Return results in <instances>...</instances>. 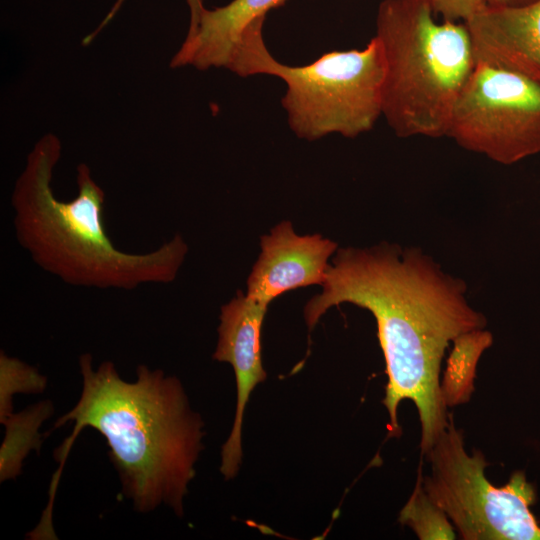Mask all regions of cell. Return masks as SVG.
<instances>
[{
	"label": "cell",
	"instance_id": "6da1fadb",
	"mask_svg": "<svg viewBox=\"0 0 540 540\" xmlns=\"http://www.w3.org/2000/svg\"><path fill=\"white\" fill-rule=\"evenodd\" d=\"M466 289L462 279L444 272L421 249L384 242L338 249L322 291L304 307L309 330L343 303L372 313L388 376L383 404L389 435H400L398 406L411 400L419 414L423 454L449 420L439 379L445 351L459 336L487 324L469 305Z\"/></svg>",
	"mask_w": 540,
	"mask_h": 540
},
{
	"label": "cell",
	"instance_id": "7a4b0ae2",
	"mask_svg": "<svg viewBox=\"0 0 540 540\" xmlns=\"http://www.w3.org/2000/svg\"><path fill=\"white\" fill-rule=\"evenodd\" d=\"M82 392L76 405L57 419L53 430L73 422L72 433L54 453L49 501L54 502L67 456L85 427L106 440L123 495L141 513L167 505L181 516L183 499L202 450L203 422L194 413L180 381L145 365L134 382L123 380L111 361L93 368L92 356L79 358Z\"/></svg>",
	"mask_w": 540,
	"mask_h": 540
},
{
	"label": "cell",
	"instance_id": "3957f363",
	"mask_svg": "<svg viewBox=\"0 0 540 540\" xmlns=\"http://www.w3.org/2000/svg\"><path fill=\"white\" fill-rule=\"evenodd\" d=\"M61 140L46 133L34 144L17 178L11 206L19 245L45 272L66 284L133 290L172 282L188 252L180 235L143 254L119 250L104 225L105 192L85 163L76 168L78 194L59 200L52 188Z\"/></svg>",
	"mask_w": 540,
	"mask_h": 540
},
{
	"label": "cell",
	"instance_id": "277c9868",
	"mask_svg": "<svg viewBox=\"0 0 540 540\" xmlns=\"http://www.w3.org/2000/svg\"><path fill=\"white\" fill-rule=\"evenodd\" d=\"M428 0H383L376 34L385 63L382 115L398 137L447 136L476 58L466 24L437 22Z\"/></svg>",
	"mask_w": 540,
	"mask_h": 540
},
{
	"label": "cell",
	"instance_id": "5b68a950",
	"mask_svg": "<svg viewBox=\"0 0 540 540\" xmlns=\"http://www.w3.org/2000/svg\"><path fill=\"white\" fill-rule=\"evenodd\" d=\"M265 16L244 30L227 67L240 77L265 74L282 79L281 103L294 134L308 141L338 133L354 138L382 115L385 63L374 36L363 49L330 51L313 62L290 66L276 60L263 38Z\"/></svg>",
	"mask_w": 540,
	"mask_h": 540
},
{
	"label": "cell",
	"instance_id": "8992f818",
	"mask_svg": "<svg viewBox=\"0 0 540 540\" xmlns=\"http://www.w3.org/2000/svg\"><path fill=\"white\" fill-rule=\"evenodd\" d=\"M425 455L431 474L422 476L423 488L460 538L540 540V526L530 510L536 494L525 473L514 472L502 487L492 485L485 476L484 455L479 450L467 453L451 414Z\"/></svg>",
	"mask_w": 540,
	"mask_h": 540
},
{
	"label": "cell",
	"instance_id": "52a82bcc",
	"mask_svg": "<svg viewBox=\"0 0 540 540\" xmlns=\"http://www.w3.org/2000/svg\"><path fill=\"white\" fill-rule=\"evenodd\" d=\"M447 136L504 165L540 153V82L476 62L454 106Z\"/></svg>",
	"mask_w": 540,
	"mask_h": 540
},
{
	"label": "cell",
	"instance_id": "ba28073f",
	"mask_svg": "<svg viewBox=\"0 0 540 540\" xmlns=\"http://www.w3.org/2000/svg\"><path fill=\"white\" fill-rule=\"evenodd\" d=\"M267 307V304L248 297L242 291L221 307L213 359L231 364L237 385L233 427L221 450L220 471L227 480L237 474L241 463L242 421L249 396L256 385L266 379L261 332Z\"/></svg>",
	"mask_w": 540,
	"mask_h": 540
},
{
	"label": "cell",
	"instance_id": "9c48e42d",
	"mask_svg": "<svg viewBox=\"0 0 540 540\" xmlns=\"http://www.w3.org/2000/svg\"><path fill=\"white\" fill-rule=\"evenodd\" d=\"M260 248L245 294L269 305L285 292L322 286L337 244L320 234L298 235L290 221H282L260 238Z\"/></svg>",
	"mask_w": 540,
	"mask_h": 540
},
{
	"label": "cell",
	"instance_id": "30bf717a",
	"mask_svg": "<svg viewBox=\"0 0 540 540\" xmlns=\"http://www.w3.org/2000/svg\"><path fill=\"white\" fill-rule=\"evenodd\" d=\"M476 62L506 68L540 82V0L487 6L465 22Z\"/></svg>",
	"mask_w": 540,
	"mask_h": 540
},
{
	"label": "cell",
	"instance_id": "8fae6325",
	"mask_svg": "<svg viewBox=\"0 0 540 540\" xmlns=\"http://www.w3.org/2000/svg\"><path fill=\"white\" fill-rule=\"evenodd\" d=\"M287 0H232L214 9L204 8L189 25L186 37L172 57L171 68L198 70L228 67L245 28Z\"/></svg>",
	"mask_w": 540,
	"mask_h": 540
},
{
	"label": "cell",
	"instance_id": "7c38bea8",
	"mask_svg": "<svg viewBox=\"0 0 540 540\" xmlns=\"http://www.w3.org/2000/svg\"><path fill=\"white\" fill-rule=\"evenodd\" d=\"M53 412L52 402L45 400L21 412L12 413L2 422L5 436L0 449L1 482L15 479L21 473L23 461L29 452L39 451L45 438L39 429Z\"/></svg>",
	"mask_w": 540,
	"mask_h": 540
},
{
	"label": "cell",
	"instance_id": "4fadbf2b",
	"mask_svg": "<svg viewBox=\"0 0 540 540\" xmlns=\"http://www.w3.org/2000/svg\"><path fill=\"white\" fill-rule=\"evenodd\" d=\"M453 343L441 384L447 406L463 403L470 398L477 363L492 344V335L485 329H477L459 336Z\"/></svg>",
	"mask_w": 540,
	"mask_h": 540
},
{
	"label": "cell",
	"instance_id": "5bb4252c",
	"mask_svg": "<svg viewBox=\"0 0 540 540\" xmlns=\"http://www.w3.org/2000/svg\"><path fill=\"white\" fill-rule=\"evenodd\" d=\"M399 522L410 527L421 540L454 539L457 534L445 512L424 490L420 470L413 493L400 511Z\"/></svg>",
	"mask_w": 540,
	"mask_h": 540
},
{
	"label": "cell",
	"instance_id": "9a60e30c",
	"mask_svg": "<svg viewBox=\"0 0 540 540\" xmlns=\"http://www.w3.org/2000/svg\"><path fill=\"white\" fill-rule=\"evenodd\" d=\"M47 379L35 367L17 358L0 354V422L13 412V396L17 393H42Z\"/></svg>",
	"mask_w": 540,
	"mask_h": 540
},
{
	"label": "cell",
	"instance_id": "2e32d148",
	"mask_svg": "<svg viewBox=\"0 0 540 540\" xmlns=\"http://www.w3.org/2000/svg\"><path fill=\"white\" fill-rule=\"evenodd\" d=\"M435 15L444 20L467 22L487 7L484 0H428Z\"/></svg>",
	"mask_w": 540,
	"mask_h": 540
},
{
	"label": "cell",
	"instance_id": "e0dca14e",
	"mask_svg": "<svg viewBox=\"0 0 540 540\" xmlns=\"http://www.w3.org/2000/svg\"><path fill=\"white\" fill-rule=\"evenodd\" d=\"M125 0H116L113 6L111 7L110 11L107 13V15L104 17V19L101 21L99 26L89 35H87L83 40V45L90 44L94 38L100 33V31L107 26L112 19L116 16L117 12L121 8L122 4ZM186 3L189 7L190 11V21L189 25L196 22V20L199 17V14L201 11L205 8L204 7V0H186Z\"/></svg>",
	"mask_w": 540,
	"mask_h": 540
},
{
	"label": "cell",
	"instance_id": "ac0fdd59",
	"mask_svg": "<svg viewBox=\"0 0 540 540\" xmlns=\"http://www.w3.org/2000/svg\"><path fill=\"white\" fill-rule=\"evenodd\" d=\"M487 6H516L531 3L535 0H484Z\"/></svg>",
	"mask_w": 540,
	"mask_h": 540
}]
</instances>
